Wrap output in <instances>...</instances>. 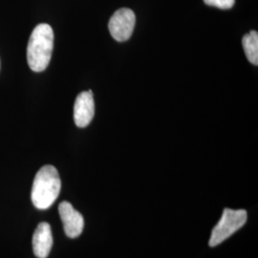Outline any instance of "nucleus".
<instances>
[{"mask_svg":"<svg viewBox=\"0 0 258 258\" xmlns=\"http://www.w3.org/2000/svg\"><path fill=\"white\" fill-rule=\"evenodd\" d=\"M54 48L53 29L45 23L38 24L32 32L27 47L29 67L35 72H42L50 63Z\"/></svg>","mask_w":258,"mask_h":258,"instance_id":"obj_1","label":"nucleus"},{"mask_svg":"<svg viewBox=\"0 0 258 258\" xmlns=\"http://www.w3.org/2000/svg\"><path fill=\"white\" fill-rule=\"evenodd\" d=\"M61 188V181L55 166H42L35 177L31 198L38 210H47L55 203Z\"/></svg>","mask_w":258,"mask_h":258,"instance_id":"obj_2","label":"nucleus"},{"mask_svg":"<svg viewBox=\"0 0 258 258\" xmlns=\"http://www.w3.org/2000/svg\"><path fill=\"white\" fill-rule=\"evenodd\" d=\"M247 212L244 210H231L225 209L221 219L212 230V236L210 239V246L215 247L221 244L225 240L239 231L247 222Z\"/></svg>","mask_w":258,"mask_h":258,"instance_id":"obj_3","label":"nucleus"},{"mask_svg":"<svg viewBox=\"0 0 258 258\" xmlns=\"http://www.w3.org/2000/svg\"><path fill=\"white\" fill-rule=\"evenodd\" d=\"M136 23V17L132 10L122 8L118 10L111 17L108 29L111 36L119 42L128 40L132 36Z\"/></svg>","mask_w":258,"mask_h":258,"instance_id":"obj_4","label":"nucleus"},{"mask_svg":"<svg viewBox=\"0 0 258 258\" xmlns=\"http://www.w3.org/2000/svg\"><path fill=\"white\" fill-rule=\"evenodd\" d=\"M60 219L63 224L65 234L70 238L79 237L84 228L83 216L76 211L69 202H62L58 207Z\"/></svg>","mask_w":258,"mask_h":258,"instance_id":"obj_5","label":"nucleus"},{"mask_svg":"<svg viewBox=\"0 0 258 258\" xmlns=\"http://www.w3.org/2000/svg\"><path fill=\"white\" fill-rule=\"evenodd\" d=\"M95 115V103L91 90L78 95L74 105L75 123L79 127H86Z\"/></svg>","mask_w":258,"mask_h":258,"instance_id":"obj_6","label":"nucleus"},{"mask_svg":"<svg viewBox=\"0 0 258 258\" xmlns=\"http://www.w3.org/2000/svg\"><path fill=\"white\" fill-rule=\"evenodd\" d=\"M53 246V235L46 222L38 224L33 236V249L37 258H47Z\"/></svg>","mask_w":258,"mask_h":258,"instance_id":"obj_7","label":"nucleus"},{"mask_svg":"<svg viewBox=\"0 0 258 258\" xmlns=\"http://www.w3.org/2000/svg\"><path fill=\"white\" fill-rule=\"evenodd\" d=\"M242 44L244 48L245 55L252 64H258V33L256 31H251L245 35L242 39Z\"/></svg>","mask_w":258,"mask_h":258,"instance_id":"obj_8","label":"nucleus"},{"mask_svg":"<svg viewBox=\"0 0 258 258\" xmlns=\"http://www.w3.org/2000/svg\"><path fill=\"white\" fill-rule=\"evenodd\" d=\"M204 2L209 6L222 10H229L233 7L235 0H204Z\"/></svg>","mask_w":258,"mask_h":258,"instance_id":"obj_9","label":"nucleus"}]
</instances>
